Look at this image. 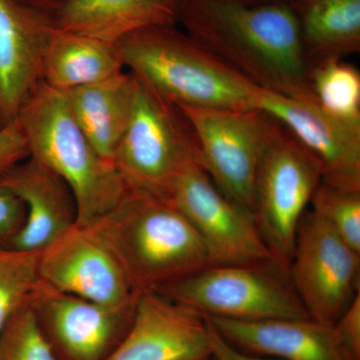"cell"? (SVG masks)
Here are the masks:
<instances>
[{"mask_svg": "<svg viewBox=\"0 0 360 360\" xmlns=\"http://www.w3.org/2000/svg\"><path fill=\"white\" fill-rule=\"evenodd\" d=\"M40 251L0 248V335L40 283Z\"/></svg>", "mask_w": 360, "mask_h": 360, "instance_id": "cell-23", "label": "cell"}, {"mask_svg": "<svg viewBox=\"0 0 360 360\" xmlns=\"http://www.w3.org/2000/svg\"><path fill=\"white\" fill-rule=\"evenodd\" d=\"M39 277L53 290L103 304H129L139 296L103 239L77 224L40 251Z\"/></svg>", "mask_w": 360, "mask_h": 360, "instance_id": "cell-12", "label": "cell"}, {"mask_svg": "<svg viewBox=\"0 0 360 360\" xmlns=\"http://www.w3.org/2000/svg\"><path fill=\"white\" fill-rule=\"evenodd\" d=\"M155 292L203 319L257 321L309 317L290 269L277 260L208 265Z\"/></svg>", "mask_w": 360, "mask_h": 360, "instance_id": "cell-5", "label": "cell"}, {"mask_svg": "<svg viewBox=\"0 0 360 360\" xmlns=\"http://www.w3.org/2000/svg\"><path fill=\"white\" fill-rule=\"evenodd\" d=\"M134 78L131 115L112 162L127 187L168 200L177 179L201 165L200 151L179 108Z\"/></svg>", "mask_w": 360, "mask_h": 360, "instance_id": "cell-6", "label": "cell"}, {"mask_svg": "<svg viewBox=\"0 0 360 360\" xmlns=\"http://www.w3.org/2000/svg\"><path fill=\"white\" fill-rule=\"evenodd\" d=\"M336 340L352 360H360V291L333 326Z\"/></svg>", "mask_w": 360, "mask_h": 360, "instance_id": "cell-27", "label": "cell"}, {"mask_svg": "<svg viewBox=\"0 0 360 360\" xmlns=\"http://www.w3.org/2000/svg\"><path fill=\"white\" fill-rule=\"evenodd\" d=\"M92 229L108 245L135 295L158 291L210 265L202 241L170 201L127 187Z\"/></svg>", "mask_w": 360, "mask_h": 360, "instance_id": "cell-2", "label": "cell"}, {"mask_svg": "<svg viewBox=\"0 0 360 360\" xmlns=\"http://www.w3.org/2000/svg\"><path fill=\"white\" fill-rule=\"evenodd\" d=\"M28 156L27 142L18 122L0 129V174Z\"/></svg>", "mask_w": 360, "mask_h": 360, "instance_id": "cell-28", "label": "cell"}, {"mask_svg": "<svg viewBox=\"0 0 360 360\" xmlns=\"http://www.w3.org/2000/svg\"><path fill=\"white\" fill-rule=\"evenodd\" d=\"M311 1V0H293L291 2L290 6L293 7L295 9L300 8V6H304L307 2Z\"/></svg>", "mask_w": 360, "mask_h": 360, "instance_id": "cell-32", "label": "cell"}, {"mask_svg": "<svg viewBox=\"0 0 360 360\" xmlns=\"http://www.w3.org/2000/svg\"><path fill=\"white\" fill-rule=\"evenodd\" d=\"M206 360H213L212 357H210V359H206Z\"/></svg>", "mask_w": 360, "mask_h": 360, "instance_id": "cell-33", "label": "cell"}, {"mask_svg": "<svg viewBox=\"0 0 360 360\" xmlns=\"http://www.w3.org/2000/svg\"><path fill=\"white\" fill-rule=\"evenodd\" d=\"M176 106L193 130L201 167L227 198L252 214L255 177L276 120L258 110Z\"/></svg>", "mask_w": 360, "mask_h": 360, "instance_id": "cell-8", "label": "cell"}, {"mask_svg": "<svg viewBox=\"0 0 360 360\" xmlns=\"http://www.w3.org/2000/svg\"><path fill=\"white\" fill-rule=\"evenodd\" d=\"M309 210L360 252V191L321 181L310 201Z\"/></svg>", "mask_w": 360, "mask_h": 360, "instance_id": "cell-24", "label": "cell"}, {"mask_svg": "<svg viewBox=\"0 0 360 360\" xmlns=\"http://www.w3.org/2000/svg\"><path fill=\"white\" fill-rule=\"evenodd\" d=\"M257 110L285 127L321 167V181L360 191V125L326 115L315 103L262 89Z\"/></svg>", "mask_w": 360, "mask_h": 360, "instance_id": "cell-13", "label": "cell"}, {"mask_svg": "<svg viewBox=\"0 0 360 360\" xmlns=\"http://www.w3.org/2000/svg\"><path fill=\"white\" fill-rule=\"evenodd\" d=\"M316 105L336 120L360 125V73L338 56L322 58L309 70Z\"/></svg>", "mask_w": 360, "mask_h": 360, "instance_id": "cell-22", "label": "cell"}, {"mask_svg": "<svg viewBox=\"0 0 360 360\" xmlns=\"http://www.w3.org/2000/svg\"><path fill=\"white\" fill-rule=\"evenodd\" d=\"M0 360H58L28 303L11 317L0 335Z\"/></svg>", "mask_w": 360, "mask_h": 360, "instance_id": "cell-25", "label": "cell"}, {"mask_svg": "<svg viewBox=\"0 0 360 360\" xmlns=\"http://www.w3.org/2000/svg\"><path fill=\"white\" fill-rule=\"evenodd\" d=\"M231 345L248 354L281 360H352L333 326L305 319L243 321L205 319Z\"/></svg>", "mask_w": 360, "mask_h": 360, "instance_id": "cell-17", "label": "cell"}, {"mask_svg": "<svg viewBox=\"0 0 360 360\" xmlns=\"http://www.w3.org/2000/svg\"><path fill=\"white\" fill-rule=\"evenodd\" d=\"M184 0H68L53 15L58 30L116 44L129 33L179 22Z\"/></svg>", "mask_w": 360, "mask_h": 360, "instance_id": "cell-18", "label": "cell"}, {"mask_svg": "<svg viewBox=\"0 0 360 360\" xmlns=\"http://www.w3.org/2000/svg\"><path fill=\"white\" fill-rule=\"evenodd\" d=\"M134 92V75L123 71L103 82L65 91L80 129L97 153L111 162L129 125Z\"/></svg>", "mask_w": 360, "mask_h": 360, "instance_id": "cell-19", "label": "cell"}, {"mask_svg": "<svg viewBox=\"0 0 360 360\" xmlns=\"http://www.w3.org/2000/svg\"><path fill=\"white\" fill-rule=\"evenodd\" d=\"M246 4H274V2H283V4H290L293 0H243Z\"/></svg>", "mask_w": 360, "mask_h": 360, "instance_id": "cell-31", "label": "cell"}, {"mask_svg": "<svg viewBox=\"0 0 360 360\" xmlns=\"http://www.w3.org/2000/svg\"><path fill=\"white\" fill-rule=\"evenodd\" d=\"M208 326H210V350H212L213 360H281L243 352L225 340L210 326V323Z\"/></svg>", "mask_w": 360, "mask_h": 360, "instance_id": "cell-29", "label": "cell"}, {"mask_svg": "<svg viewBox=\"0 0 360 360\" xmlns=\"http://www.w3.org/2000/svg\"><path fill=\"white\" fill-rule=\"evenodd\" d=\"M56 30L53 15L0 0V129L15 122L42 82L44 54Z\"/></svg>", "mask_w": 360, "mask_h": 360, "instance_id": "cell-14", "label": "cell"}, {"mask_svg": "<svg viewBox=\"0 0 360 360\" xmlns=\"http://www.w3.org/2000/svg\"><path fill=\"white\" fill-rule=\"evenodd\" d=\"M290 274L310 319L331 326L359 292L360 252L309 208L298 226Z\"/></svg>", "mask_w": 360, "mask_h": 360, "instance_id": "cell-9", "label": "cell"}, {"mask_svg": "<svg viewBox=\"0 0 360 360\" xmlns=\"http://www.w3.org/2000/svg\"><path fill=\"white\" fill-rule=\"evenodd\" d=\"M212 357L203 317L160 293L137 296L134 321L105 360H206Z\"/></svg>", "mask_w": 360, "mask_h": 360, "instance_id": "cell-15", "label": "cell"}, {"mask_svg": "<svg viewBox=\"0 0 360 360\" xmlns=\"http://www.w3.org/2000/svg\"><path fill=\"white\" fill-rule=\"evenodd\" d=\"M0 182L25 203L26 221L13 248L42 250L77 224V200L63 179L28 156L0 174Z\"/></svg>", "mask_w": 360, "mask_h": 360, "instance_id": "cell-16", "label": "cell"}, {"mask_svg": "<svg viewBox=\"0 0 360 360\" xmlns=\"http://www.w3.org/2000/svg\"><path fill=\"white\" fill-rule=\"evenodd\" d=\"M168 201L198 232L210 265L276 260L265 245L252 214L227 198L200 165L188 168L177 179Z\"/></svg>", "mask_w": 360, "mask_h": 360, "instance_id": "cell-10", "label": "cell"}, {"mask_svg": "<svg viewBox=\"0 0 360 360\" xmlns=\"http://www.w3.org/2000/svg\"><path fill=\"white\" fill-rule=\"evenodd\" d=\"M115 45L123 66L168 103L257 110L264 89L175 26L137 30Z\"/></svg>", "mask_w": 360, "mask_h": 360, "instance_id": "cell-3", "label": "cell"}, {"mask_svg": "<svg viewBox=\"0 0 360 360\" xmlns=\"http://www.w3.org/2000/svg\"><path fill=\"white\" fill-rule=\"evenodd\" d=\"M321 180L316 160L276 120L255 177L252 217L271 255L288 269L300 220Z\"/></svg>", "mask_w": 360, "mask_h": 360, "instance_id": "cell-7", "label": "cell"}, {"mask_svg": "<svg viewBox=\"0 0 360 360\" xmlns=\"http://www.w3.org/2000/svg\"><path fill=\"white\" fill-rule=\"evenodd\" d=\"M18 1L32 8L53 14L68 0H18Z\"/></svg>", "mask_w": 360, "mask_h": 360, "instance_id": "cell-30", "label": "cell"}, {"mask_svg": "<svg viewBox=\"0 0 360 360\" xmlns=\"http://www.w3.org/2000/svg\"><path fill=\"white\" fill-rule=\"evenodd\" d=\"M26 221L23 201L0 182V248H13Z\"/></svg>", "mask_w": 360, "mask_h": 360, "instance_id": "cell-26", "label": "cell"}, {"mask_svg": "<svg viewBox=\"0 0 360 360\" xmlns=\"http://www.w3.org/2000/svg\"><path fill=\"white\" fill-rule=\"evenodd\" d=\"M123 68L115 44L56 27L44 54L42 82L65 92L115 77Z\"/></svg>", "mask_w": 360, "mask_h": 360, "instance_id": "cell-20", "label": "cell"}, {"mask_svg": "<svg viewBox=\"0 0 360 360\" xmlns=\"http://www.w3.org/2000/svg\"><path fill=\"white\" fill-rule=\"evenodd\" d=\"M16 122L30 158L70 187L78 210L77 224L91 226L110 213L127 191L111 161L99 155L80 129L65 91L44 82L21 108Z\"/></svg>", "mask_w": 360, "mask_h": 360, "instance_id": "cell-4", "label": "cell"}, {"mask_svg": "<svg viewBox=\"0 0 360 360\" xmlns=\"http://www.w3.org/2000/svg\"><path fill=\"white\" fill-rule=\"evenodd\" d=\"M136 300L103 304L60 292L40 281L28 305L56 359L105 360L129 331Z\"/></svg>", "mask_w": 360, "mask_h": 360, "instance_id": "cell-11", "label": "cell"}, {"mask_svg": "<svg viewBox=\"0 0 360 360\" xmlns=\"http://www.w3.org/2000/svg\"><path fill=\"white\" fill-rule=\"evenodd\" d=\"M305 51L322 58L360 49V0H311L295 9Z\"/></svg>", "mask_w": 360, "mask_h": 360, "instance_id": "cell-21", "label": "cell"}, {"mask_svg": "<svg viewBox=\"0 0 360 360\" xmlns=\"http://www.w3.org/2000/svg\"><path fill=\"white\" fill-rule=\"evenodd\" d=\"M179 22L257 86L315 103L300 18L290 4L184 0Z\"/></svg>", "mask_w": 360, "mask_h": 360, "instance_id": "cell-1", "label": "cell"}]
</instances>
